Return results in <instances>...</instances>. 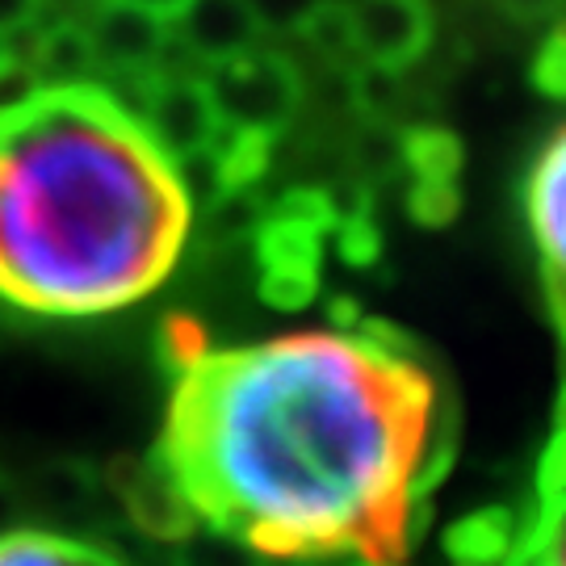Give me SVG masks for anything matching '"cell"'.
I'll list each match as a JSON object with an SVG mask.
<instances>
[{
	"instance_id": "e0dca14e",
	"label": "cell",
	"mask_w": 566,
	"mask_h": 566,
	"mask_svg": "<svg viewBox=\"0 0 566 566\" xmlns=\"http://www.w3.org/2000/svg\"><path fill=\"white\" fill-rule=\"evenodd\" d=\"M13 491H9V483L0 479V533H9L13 528Z\"/></svg>"
},
{
	"instance_id": "2e32d148",
	"label": "cell",
	"mask_w": 566,
	"mask_h": 566,
	"mask_svg": "<svg viewBox=\"0 0 566 566\" xmlns=\"http://www.w3.org/2000/svg\"><path fill=\"white\" fill-rule=\"evenodd\" d=\"M126 4H139V9H147V13H156V18L172 21L177 13H181L189 0H126Z\"/></svg>"
},
{
	"instance_id": "8992f818",
	"label": "cell",
	"mask_w": 566,
	"mask_h": 566,
	"mask_svg": "<svg viewBox=\"0 0 566 566\" xmlns=\"http://www.w3.org/2000/svg\"><path fill=\"white\" fill-rule=\"evenodd\" d=\"M353 25V51L361 63L403 72L432 42L428 0H344Z\"/></svg>"
},
{
	"instance_id": "52a82bcc",
	"label": "cell",
	"mask_w": 566,
	"mask_h": 566,
	"mask_svg": "<svg viewBox=\"0 0 566 566\" xmlns=\"http://www.w3.org/2000/svg\"><path fill=\"white\" fill-rule=\"evenodd\" d=\"M88 46H93V63L109 67V72H156L164 51L172 46L168 21L147 13L139 4L126 0H93L88 18L81 21Z\"/></svg>"
},
{
	"instance_id": "9a60e30c",
	"label": "cell",
	"mask_w": 566,
	"mask_h": 566,
	"mask_svg": "<svg viewBox=\"0 0 566 566\" xmlns=\"http://www.w3.org/2000/svg\"><path fill=\"white\" fill-rule=\"evenodd\" d=\"M42 13V0H0V34L30 30Z\"/></svg>"
},
{
	"instance_id": "7a4b0ae2",
	"label": "cell",
	"mask_w": 566,
	"mask_h": 566,
	"mask_svg": "<svg viewBox=\"0 0 566 566\" xmlns=\"http://www.w3.org/2000/svg\"><path fill=\"white\" fill-rule=\"evenodd\" d=\"M193 227L177 160L93 81L0 105V303L97 319L151 298Z\"/></svg>"
},
{
	"instance_id": "ba28073f",
	"label": "cell",
	"mask_w": 566,
	"mask_h": 566,
	"mask_svg": "<svg viewBox=\"0 0 566 566\" xmlns=\"http://www.w3.org/2000/svg\"><path fill=\"white\" fill-rule=\"evenodd\" d=\"M172 42H181L198 63H223L252 51L261 39V25L252 18L248 0H189L177 18L168 21Z\"/></svg>"
},
{
	"instance_id": "5b68a950",
	"label": "cell",
	"mask_w": 566,
	"mask_h": 566,
	"mask_svg": "<svg viewBox=\"0 0 566 566\" xmlns=\"http://www.w3.org/2000/svg\"><path fill=\"white\" fill-rule=\"evenodd\" d=\"M525 219L533 248L542 256L554 298L566 319V126H558L537 151L525 185Z\"/></svg>"
},
{
	"instance_id": "30bf717a",
	"label": "cell",
	"mask_w": 566,
	"mask_h": 566,
	"mask_svg": "<svg viewBox=\"0 0 566 566\" xmlns=\"http://www.w3.org/2000/svg\"><path fill=\"white\" fill-rule=\"evenodd\" d=\"M0 566H118L105 549L63 537V533H42V528H9L0 533Z\"/></svg>"
},
{
	"instance_id": "ac0fdd59",
	"label": "cell",
	"mask_w": 566,
	"mask_h": 566,
	"mask_svg": "<svg viewBox=\"0 0 566 566\" xmlns=\"http://www.w3.org/2000/svg\"><path fill=\"white\" fill-rule=\"evenodd\" d=\"M13 60H18L13 55V42H9V34H0V81L13 72Z\"/></svg>"
},
{
	"instance_id": "44dd1931",
	"label": "cell",
	"mask_w": 566,
	"mask_h": 566,
	"mask_svg": "<svg viewBox=\"0 0 566 566\" xmlns=\"http://www.w3.org/2000/svg\"><path fill=\"white\" fill-rule=\"evenodd\" d=\"M348 566H365V563H348Z\"/></svg>"
},
{
	"instance_id": "ffe728a7",
	"label": "cell",
	"mask_w": 566,
	"mask_h": 566,
	"mask_svg": "<svg viewBox=\"0 0 566 566\" xmlns=\"http://www.w3.org/2000/svg\"><path fill=\"white\" fill-rule=\"evenodd\" d=\"M42 4H60V9H72V4H84V0H42ZM93 4V0H88Z\"/></svg>"
},
{
	"instance_id": "277c9868",
	"label": "cell",
	"mask_w": 566,
	"mask_h": 566,
	"mask_svg": "<svg viewBox=\"0 0 566 566\" xmlns=\"http://www.w3.org/2000/svg\"><path fill=\"white\" fill-rule=\"evenodd\" d=\"M143 130L160 143L172 160L189 151H202L214 139L219 118L206 97L202 76H181V72H147L139 84V105H130Z\"/></svg>"
},
{
	"instance_id": "5bb4252c",
	"label": "cell",
	"mask_w": 566,
	"mask_h": 566,
	"mask_svg": "<svg viewBox=\"0 0 566 566\" xmlns=\"http://www.w3.org/2000/svg\"><path fill=\"white\" fill-rule=\"evenodd\" d=\"M261 30H303V21L319 9V0H248Z\"/></svg>"
},
{
	"instance_id": "4fadbf2b",
	"label": "cell",
	"mask_w": 566,
	"mask_h": 566,
	"mask_svg": "<svg viewBox=\"0 0 566 566\" xmlns=\"http://www.w3.org/2000/svg\"><path fill=\"white\" fill-rule=\"evenodd\" d=\"M306 42L315 46V51H324V55H344V51H353V25H348V4L344 0H319V9L303 21Z\"/></svg>"
},
{
	"instance_id": "3957f363",
	"label": "cell",
	"mask_w": 566,
	"mask_h": 566,
	"mask_svg": "<svg viewBox=\"0 0 566 566\" xmlns=\"http://www.w3.org/2000/svg\"><path fill=\"white\" fill-rule=\"evenodd\" d=\"M202 84L219 126L256 135V139H273L277 130H285L303 102V84H298L294 63L282 60L277 51H261V46L243 51L235 60L210 63Z\"/></svg>"
},
{
	"instance_id": "8fae6325",
	"label": "cell",
	"mask_w": 566,
	"mask_h": 566,
	"mask_svg": "<svg viewBox=\"0 0 566 566\" xmlns=\"http://www.w3.org/2000/svg\"><path fill=\"white\" fill-rule=\"evenodd\" d=\"M34 67L42 72L46 84H81L84 72L97 67L81 21L63 18L55 25H42L34 34Z\"/></svg>"
},
{
	"instance_id": "d6986e66",
	"label": "cell",
	"mask_w": 566,
	"mask_h": 566,
	"mask_svg": "<svg viewBox=\"0 0 566 566\" xmlns=\"http://www.w3.org/2000/svg\"><path fill=\"white\" fill-rule=\"evenodd\" d=\"M504 4H512V9H521V13H537V9H546L549 0H504Z\"/></svg>"
},
{
	"instance_id": "7c38bea8",
	"label": "cell",
	"mask_w": 566,
	"mask_h": 566,
	"mask_svg": "<svg viewBox=\"0 0 566 566\" xmlns=\"http://www.w3.org/2000/svg\"><path fill=\"white\" fill-rule=\"evenodd\" d=\"M177 566H269V558L235 533L193 521L177 537Z\"/></svg>"
},
{
	"instance_id": "6da1fadb",
	"label": "cell",
	"mask_w": 566,
	"mask_h": 566,
	"mask_svg": "<svg viewBox=\"0 0 566 566\" xmlns=\"http://www.w3.org/2000/svg\"><path fill=\"white\" fill-rule=\"evenodd\" d=\"M441 458L424 361L374 327H294L172 361L156 462L273 563L403 566Z\"/></svg>"
},
{
	"instance_id": "9c48e42d",
	"label": "cell",
	"mask_w": 566,
	"mask_h": 566,
	"mask_svg": "<svg viewBox=\"0 0 566 566\" xmlns=\"http://www.w3.org/2000/svg\"><path fill=\"white\" fill-rule=\"evenodd\" d=\"M525 566H566V428L554 441L537 528L525 542Z\"/></svg>"
}]
</instances>
